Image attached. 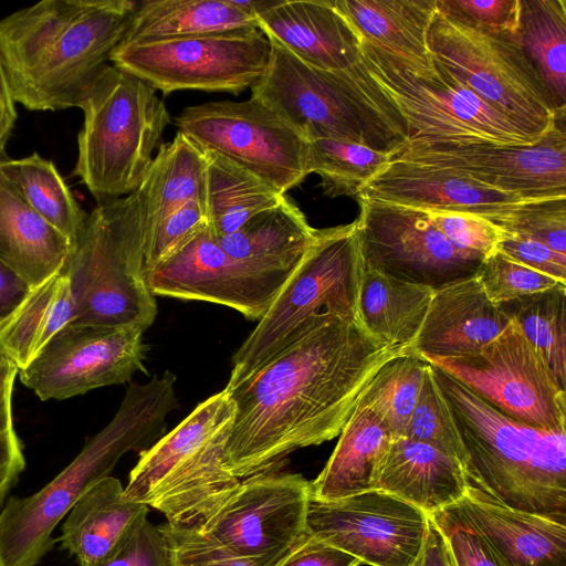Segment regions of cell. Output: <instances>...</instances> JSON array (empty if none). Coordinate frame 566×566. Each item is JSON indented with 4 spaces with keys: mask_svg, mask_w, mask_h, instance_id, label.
I'll use <instances>...</instances> for the list:
<instances>
[{
    "mask_svg": "<svg viewBox=\"0 0 566 566\" xmlns=\"http://www.w3.org/2000/svg\"><path fill=\"white\" fill-rule=\"evenodd\" d=\"M405 354L356 322L313 318L254 373L224 388L234 406L224 448L231 473L242 480L277 471L292 452L338 436L378 369Z\"/></svg>",
    "mask_w": 566,
    "mask_h": 566,
    "instance_id": "6da1fadb",
    "label": "cell"
},
{
    "mask_svg": "<svg viewBox=\"0 0 566 566\" xmlns=\"http://www.w3.org/2000/svg\"><path fill=\"white\" fill-rule=\"evenodd\" d=\"M137 1L44 0L0 21V55L15 103L80 107L123 41Z\"/></svg>",
    "mask_w": 566,
    "mask_h": 566,
    "instance_id": "7a4b0ae2",
    "label": "cell"
},
{
    "mask_svg": "<svg viewBox=\"0 0 566 566\" xmlns=\"http://www.w3.org/2000/svg\"><path fill=\"white\" fill-rule=\"evenodd\" d=\"M432 368L461 440L469 485L501 505L566 524V431L510 418Z\"/></svg>",
    "mask_w": 566,
    "mask_h": 566,
    "instance_id": "3957f363",
    "label": "cell"
},
{
    "mask_svg": "<svg viewBox=\"0 0 566 566\" xmlns=\"http://www.w3.org/2000/svg\"><path fill=\"white\" fill-rule=\"evenodd\" d=\"M176 376L166 370L130 384L113 419L86 440L80 453L32 495L10 496L0 511V566H36L55 544L57 524L128 451L148 447L165 432L177 407Z\"/></svg>",
    "mask_w": 566,
    "mask_h": 566,
    "instance_id": "277c9868",
    "label": "cell"
},
{
    "mask_svg": "<svg viewBox=\"0 0 566 566\" xmlns=\"http://www.w3.org/2000/svg\"><path fill=\"white\" fill-rule=\"evenodd\" d=\"M270 42L268 69L251 87V97L307 143L336 139L391 156L409 140L407 120L369 74L363 56L349 69L328 71Z\"/></svg>",
    "mask_w": 566,
    "mask_h": 566,
    "instance_id": "5b68a950",
    "label": "cell"
},
{
    "mask_svg": "<svg viewBox=\"0 0 566 566\" xmlns=\"http://www.w3.org/2000/svg\"><path fill=\"white\" fill-rule=\"evenodd\" d=\"M233 416L226 389L200 402L140 452L124 496L158 510L171 527L200 531L240 482L224 453Z\"/></svg>",
    "mask_w": 566,
    "mask_h": 566,
    "instance_id": "8992f818",
    "label": "cell"
},
{
    "mask_svg": "<svg viewBox=\"0 0 566 566\" xmlns=\"http://www.w3.org/2000/svg\"><path fill=\"white\" fill-rule=\"evenodd\" d=\"M146 213L139 190L97 205L60 272L70 282L73 323L134 327L143 333L157 315L145 272Z\"/></svg>",
    "mask_w": 566,
    "mask_h": 566,
    "instance_id": "52a82bcc",
    "label": "cell"
},
{
    "mask_svg": "<svg viewBox=\"0 0 566 566\" xmlns=\"http://www.w3.org/2000/svg\"><path fill=\"white\" fill-rule=\"evenodd\" d=\"M80 108L84 123L73 174L97 205L138 190L171 123L157 90L135 74L107 64Z\"/></svg>",
    "mask_w": 566,
    "mask_h": 566,
    "instance_id": "ba28073f",
    "label": "cell"
},
{
    "mask_svg": "<svg viewBox=\"0 0 566 566\" xmlns=\"http://www.w3.org/2000/svg\"><path fill=\"white\" fill-rule=\"evenodd\" d=\"M365 261L356 221L316 229L301 263L232 357L226 387L243 380L287 346L319 315L361 325Z\"/></svg>",
    "mask_w": 566,
    "mask_h": 566,
    "instance_id": "9c48e42d",
    "label": "cell"
},
{
    "mask_svg": "<svg viewBox=\"0 0 566 566\" xmlns=\"http://www.w3.org/2000/svg\"><path fill=\"white\" fill-rule=\"evenodd\" d=\"M363 61L419 143L526 146L542 137L483 102L433 56L416 60L361 42Z\"/></svg>",
    "mask_w": 566,
    "mask_h": 566,
    "instance_id": "30bf717a",
    "label": "cell"
},
{
    "mask_svg": "<svg viewBox=\"0 0 566 566\" xmlns=\"http://www.w3.org/2000/svg\"><path fill=\"white\" fill-rule=\"evenodd\" d=\"M514 34L489 35L454 23L438 11L427 49L447 71L483 102L543 137L557 117Z\"/></svg>",
    "mask_w": 566,
    "mask_h": 566,
    "instance_id": "8fae6325",
    "label": "cell"
},
{
    "mask_svg": "<svg viewBox=\"0 0 566 566\" xmlns=\"http://www.w3.org/2000/svg\"><path fill=\"white\" fill-rule=\"evenodd\" d=\"M271 50L269 39L256 31L119 44L109 61L164 95L177 91L239 95L263 76Z\"/></svg>",
    "mask_w": 566,
    "mask_h": 566,
    "instance_id": "7c38bea8",
    "label": "cell"
},
{
    "mask_svg": "<svg viewBox=\"0 0 566 566\" xmlns=\"http://www.w3.org/2000/svg\"><path fill=\"white\" fill-rule=\"evenodd\" d=\"M178 132L286 193L308 175V144L272 109L250 97L184 108Z\"/></svg>",
    "mask_w": 566,
    "mask_h": 566,
    "instance_id": "4fadbf2b",
    "label": "cell"
},
{
    "mask_svg": "<svg viewBox=\"0 0 566 566\" xmlns=\"http://www.w3.org/2000/svg\"><path fill=\"white\" fill-rule=\"evenodd\" d=\"M517 421L566 431L565 390L514 321L476 353L423 358Z\"/></svg>",
    "mask_w": 566,
    "mask_h": 566,
    "instance_id": "5bb4252c",
    "label": "cell"
},
{
    "mask_svg": "<svg viewBox=\"0 0 566 566\" xmlns=\"http://www.w3.org/2000/svg\"><path fill=\"white\" fill-rule=\"evenodd\" d=\"M311 481L272 471L240 480L232 495L199 531L231 553L277 566L310 534Z\"/></svg>",
    "mask_w": 566,
    "mask_h": 566,
    "instance_id": "9a60e30c",
    "label": "cell"
},
{
    "mask_svg": "<svg viewBox=\"0 0 566 566\" xmlns=\"http://www.w3.org/2000/svg\"><path fill=\"white\" fill-rule=\"evenodd\" d=\"M365 264L432 290L475 276L482 258L454 247L427 210L357 198Z\"/></svg>",
    "mask_w": 566,
    "mask_h": 566,
    "instance_id": "2e32d148",
    "label": "cell"
},
{
    "mask_svg": "<svg viewBox=\"0 0 566 566\" xmlns=\"http://www.w3.org/2000/svg\"><path fill=\"white\" fill-rule=\"evenodd\" d=\"M145 350L137 328L70 322L18 374L41 400H63L145 373Z\"/></svg>",
    "mask_w": 566,
    "mask_h": 566,
    "instance_id": "e0dca14e",
    "label": "cell"
},
{
    "mask_svg": "<svg viewBox=\"0 0 566 566\" xmlns=\"http://www.w3.org/2000/svg\"><path fill=\"white\" fill-rule=\"evenodd\" d=\"M429 516L380 489L337 500L311 495L307 533L371 566H411L421 552Z\"/></svg>",
    "mask_w": 566,
    "mask_h": 566,
    "instance_id": "ac0fdd59",
    "label": "cell"
},
{
    "mask_svg": "<svg viewBox=\"0 0 566 566\" xmlns=\"http://www.w3.org/2000/svg\"><path fill=\"white\" fill-rule=\"evenodd\" d=\"M389 160L449 169L524 199L566 197V134L558 119L533 145L407 142Z\"/></svg>",
    "mask_w": 566,
    "mask_h": 566,
    "instance_id": "d6986e66",
    "label": "cell"
},
{
    "mask_svg": "<svg viewBox=\"0 0 566 566\" xmlns=\"http://www.w3.org/2000/svg\"><path fill=\"white\" fill-rule=\"evenodd\" d=\"M293 272L233 259L208 226L145 279L155 296L210 302L259 321Z\"/></svg>",
    "mask_w": 566,
    "mask_h": 566,
    "instance_id": "ffe728a7",
    "label": "cell"
},
{
    "mask_svg": "<svg viewBox=\"0 0 566 566\" xmlns=\"http://www.w3.org/2000/svg\"><path fill=\"white\" fill-rule=\"evenodd\" d=\"M356 198L423 210L472 213L499 227L535 201L489 187L455 171L416 163L389 160ZM539 200V199H536Z\"/></svg>",
    "mask_w": 566,
    "mask_h": 566,
    "instance_id": "44dd1931",
    "label": "cell"
},
{
    "mask_svg": "<svg viewBox=\"0 0 566 566\" xmlns=\"http://www.w3.org/2000/svg\"><path fill=\"white\" fill-rule=\"evenodd\" d=\"M259 30L303 62L328 71L361 59V41L332 0H271L256 14Z\"/></svg>",
    "mask_w": 566,
    "mask_h": 566,
    "instance_id": "7402d4cb",
    "label": "cell"
},
{
    "mask_svg": "<svg viewBox=\"0 0 566 566\" xmlns=\"http://www.w3.org/2000/svg\"><path fill=\"white\" fill-rule=\"evenodd\" d=\"M510 323L473 276L433 292L412 350L421 358L470 355L496 338Z\"/></svg>",
    "mask_w": 566,
    "mask_h": 566,
    "instance_id": "603a6c76",
    "label": "cell"
},
{
    "mask_svg": "<svg viewBox=\"0 0 566 566\" xmlns=\"http://www.w3.org/2000/svg\"><path fill=\"white\" fill-rule=\"evenodd\" d=\"M457 504L504 566H566V524L501 505L471 485Z\"/></svg>",
    "mask_w": 566,
    "mask_h": 566,
    "instance_id": "cb8c5ba5",
    "label": "cell"
},
{
    "mask_svg": "<svg viewBox=\"0 0 566 566\" xmlns=\"http://www.w3.org/2000/svg\"><path fill=\"white\" fill-rule=\"evenodd\" d=\"M468 488L459 460L403 437L391 441L376 484V489L408 502L428 516L458 503Z\"/></svg>",
    "mask_w": 566,
    "mask_h": 566,
    "instance_id": "d4e9b609",
    "label": "cell"
},
{
    "mask_svg": "<svg viewBox=\"0 0 566 566\" xmlns=\"http://www.w3.org/2000/svg\"><path fill=\"white\" fill-rule=\"evenodd\" d=\"M147 513V505L127 500L120 481L108 475L76 502L56 541L78 566H94L106 558Z\"/></svg>",
    "mask_w": 566,
    "mask_h": 566,
    "instance_id": "484cf974",
    "label": "cell"
},
{
    "mask_svg": "<svg viewBox=\"0 0 566 566\" xmlns=\"http://www.w3.org/2000/svg\"><path fill=\"white\" fill-rule=\"evenodd\" d=\"M71 249L0 171V261L33 289L62 270Z\"/></svg>",
    "mask_w": 566,
    "mask_h": 566,
    "instance_id": "4316f807",
    "label": "cell"
},
{
    "mask_svg": "<svg viewBox=\"0 0 566 566\" xmlns=\"http://www.w3.org/2000/svg\"><path fill=\"white\" fill-rule=\"evenodd\" d=\"M325 467L311 482L312 496L337 500L376 489L392 438L379 418L357 402Z\"/></svg>",
    "mask_w": 566,
    "mask_h": 566,
    "instance_id": "83f0119b",
    "label": "cell"
},
{
    "mask_svg": "<svg viewBox=\"0 0 566 566\" xmlns=\"http://www.w3.org/2000/svg\"><path fill=\"white\" fill-rule=\"evenodd\" d=\"M256 31V19L231 0H146L138 2L119 44Z\"/></svg>",
    "mask_w": 566,
    "mask_h": 566,
    "instance_id": "f1b7e54d",
    "label": "cell"
},
{
    "mask_svg": "<svg viewBox=\"0 0 566 566\" xmlns=\"http://www.w3.org/2000/svg\"><path fill=\"white\" fill-rule=\"evenodd\" d=\"M315 231L301 209L285 196L279 205L253 216L237 231L217 239L233 259L293 272L311 247Z\"/></svg>",
    "mask_w": 566,
    "mask_h": 566,
    "instance_id": "f546056e",
    "label": "cell"
},
{
    "mask_svg": "<svg viewBox=\"0 0 566 566\" xmlns=\"http://www.w3.org/2000/svg\"><path fill=\"white\" fill-rule=\"evenodd\" d=\"M433 292L365 264L359 295L361 326L378 343L412 354Z\"/></svg>",
    "mask_w": 566,
    "mask_h": 566,
    "instance_id": "4dcf8cb0",
    "label": "cell"
},
{
    "mask_svg": "<svg viewBox=\"0 0 566 566\" xmlns=\"http://www.w3.org/2000/svg\"><path fill=\"white\" fill-rule=\"evenodd\" d=\"M361 42L400 56L429 60L427 32L436 0H332Z\"/></svg>",
    "mask_w": 566,
    "mask_h": 566,
    "instance_id": "1f68e13d",
    "label": "cell"
},
{
    "mask_svg": "<svg viewBox=\"0 0 566 566\" xmlns=\"http://www.w3.org/2000/svg\"><path fill=\"white\" fill-rule=\"evenodd\" d=\"M514 41L538 77L552 111L566 106V1L518 0Z\"/></svg>",
    "mask_w": 566,
    "mask_h": 566,
    "instance_id": "d6a6232c",
    "label": "cell"
},
{
    "mask_svg": "<svg viewBox=\"0 0 566 566\" xmlns=\"http://www.w3.org/2000/svg\"><path fill=\"white\" fill-rule=\"evenodd\" d=\"M206 156L203 149L177 132L160 144L143 184L138 188L146 213V232L164 218L196 200L206 199Z\"/></svg>",
    "mask_w": 566,
    "mask_h": 566,
    "instance_id": "836d02e7",
    "label": "cell"
},
{
    "mask_svg": "<svg viewBox=\"0 0 566 566\" xmlns=\"http://www.w3.org/2000/svg\"><path fill=\"white\" fill-rule=\"evenodd\" d=\"M75 303L67 276L59 272L31 289L18 308L0 324V345L18 370L74 319Z\"/></svg>",
    "mask_w": 566,
    "mask_h": 566,
    "instance_id": "e575fe53",
    "label": "cell"
},
{
    "mask_svg": "<svg viewBox=\"0 0 566 566\" xmlns=\"http://www.w3.org/2000/svg\"><path fill=\"white\" fill-rule=\"evenodd\" d=\"M208 226L219 238L237 231L250 218L279 205L286 193L228 158L205 150Z\"/></svg>",
    "mask_w": 566,
    "mask_h": 566,
    "instance_id": "d590c367",
    "label": "cell"
},
{
    "mask_svg": "<svg viewBox=\"0 0 566 566\" xmlns=\"http://www.w3.org/2000/svg\"><path fill=\"white\" fill-rule=\"evenodd\" d=\"M0 171L73 247L88 214L77 203L54 164L34 153L4 161Z\"/></svg>",
    "mask_w": 566,
    "mask_h": 566,
    "instance_id": "8d00e7d4",
    "label": "cell"
},
{
    "mask_svg": "<svg viewBox=\"0 0 566 566\" xmlns=\"http://www.w3.org/2000/svg\"><path fill=\"white\" fill-rule=\"evenodd\" d=\"M543 356L559 386H566V285L497 304Z\"/></svg>",
    "mask_w": 566,
    "mask_h": 566,
    "instance_id": "74e56055",
    "label": "cell"
},
{
    "mask_svg": "<svg viewBox=\"0 0 566 566\" xmlns=\"http://www.w3.org/2000/svg\"><path fill=\"white\" fill-rule=\"evenodd\" d=\"M427 366L416 354L396 356L378 369L360 392L357 402L379 418L392 440L405 436Z\"/></svg>",
    "mask_w": 566,
    "mask_h": 566,
    "instance_id": "f35d334b",
    "label": "cell"
},
{
    "mask_svg": "<svg viewBox=\"0 0 566 566\" xmlns=\"http://www.w3.org/2000/svg\"><path fill=\"white\" fill-rule=\"evenodd\" d=\"M307 144L310 174L321 177L324 193L329 197H357L390 159L387 154L348 142L322 138Z\"/></svg>",
    "mask_w": 566,
    "mask_h": 566,
    "instance_id": "ab89813d",
    "label": "cell"
},
{
    "mask_svg": "<svg viewBox=\"0 0 566 566\" xmlns=\"http://www.w3.org/2000/svg\"><path fill=\"white\" fill-rule=\"evenodd\" d=\"M403 438L432 446L462 462L463 450L453 417L429 364Z\"/></svg>",
    "mask_w": 566,
    "mask_h": 566,
    "instance_id": "60d3db41",
    "label": "cell"
},
{
    "mask_svg": "<svg viewBox=\"0 0 566 566\" xmlns=\"http://www.w3.org/2000/svg\"><path fill=\"white\" fill-rule=\"evenodd\" d=\"M475 277L494 304L542 292L560 284L566 285L520 263L497 249L482 260Z\"/></svg>",
    "mask_w": 566,
    "mask_h": 566,
    "instance_id": "b9f144b4",
    "label": "cell"
},
{
    "mask_svg": "<svg viewBox=\"0 0 566 566\" xmlns=\"http://www.w3.org/2000/svg\"><path fill=\"white\" fill-rule=\"evenodd\" d=\"M208 227L202 203L192 200L146 232L144 272L147 273L188 244Z\"/></svg>",
    "mask_w": 566,
    "mask_h": 566,
    "instance_id": "7bdbcfd3",
    "label": "cell"
},
{
    "mask_svg": "<svg viewBox=\"0 0 566 566\" xmlns=\"http://www.w3.org/2000/svg\"><path fill=\"white\" fill-rule=\"evenodd\" d=\"M448 20L489 35L514 34L518 0H436Z\"/></svg>",
    "mask_w": 566,
    "mask_h": 566,
    "instance_id": "ee69618b",
    "label": "cell"
},
{
    "mask_svg": "<svg viewBox=\"0 0 566 566\" xmlns=\"http://www.w3.org/2000/svg\"><path fill=\"white\" fill-rule=\"evenodd\" d=\"M501 228L566 255V197L532 201Z\"/></svg>",
    "mask_w": 566,
    "mask_h": 566,
    "instance_id": "f6af8a7d",
    "label": "cell"
},
{
    "mask_svg": "<svg viewBox=\"0 0 566 566\" xmlns=\"http://www.w3.org/2000/svg\"><path fill=\"white\" fill-rule=\"evenodd\" d=\"M430 517L443 534L457 566H504L457 503Z\"/></svg>",
    "mask_w": 566,
    "mask_h": 566,
    "instance_id": "bcb514c9",
    "label": "cell"
},
{
    "mask_svg": "<svg viewBox=\"0 0 566 566\" xmlns=\"http://www.w3.org/2000/svg\"><path fill=\"white\" fill-rule=\"evenodd\" d=\"M437 229L458 249L481 256L494 252L504 231L494 222L472 213L427 210Z\"/></svg>",
    "mask_w": 566,
    "mask_h": 566,
    "instance_id": "7dc6e473",
    "label": "cell"
},
{
    "mask_svg": "<svg viewBox=\"0 0 566 566\" xmlns=\"http://www.w3.org/2000/svg\"><path fill=\"white\" fill-rule=\"evenodd\" d=\"M94 566H174L170 543L160 525L155 526L145 517Z\"/></svg>",
    "mask_w": 566,
    "mask_h": 566,
    "instance_id": "c3c4849f",
    "label": "cell"
},
{
    "mask_svg": "<svg viewBox=\"0 0 566 566\" xmlns=\"http://www.w3.org/2000/svg\"><path fill=\"white\" fill-rule=\"evenodd\" d=\"M171 547L174 566H261L226 547L199 531L160 525Z\"/></svg>",
    "mask_w": 566,
    "mask_h": 566,
    "instance_id": "681fc988",
    "label": "cell"
},
{
    "mask_svg": "<svg viewBox=\"0 0 566 566\" xmlns=\"http://www.w3.org/2000/svg\"><path fill=\"white\" fill-rule=\"evenodd\" d=\"M497 250L520 263L566 284V255L552 250L546 244L504 232Z\"/></svg>",
    "mask_w": 566,
    "mask_h": 566,
    "instance_id": "f907efd6",
    "label": "cell"
},
{
    "mask_svg": "<svg viewBox=\"0 0 566 566\" xmlns=\"http://www.w3.org/2000/svg\"><path fill=\"white\" fill-rule=\"evenodd\" d=\"M361 562L353 555L308 535L277 566H359Z\"/></svg>",
    "mask_w": 566,
    "mask_h": 566,
    "instance_id": "816d5d0a",
    "label": "cell"
},
{
    "mask_svg": "<svg viewBox=\"0 0 566 566\" xmlns=\"http://www.w3.org/2000/svg\"><path fill=\"white\" fill-rule=\"evenodd\" d=\"M24 469L23 448L15 431L0 434V511Z\"/></svg>",
    "mask_w": 566,
    "mask_h": 566,
    "instance_id": "f5cc1de1",
    "label": "cell"
},
{
    "mask_svg": "<svg viewBox=\"0 0 566 566\" xmlns=\"http://www.w3.org/2000/svg\"><path fill=\"white\" fill-rule=\"evenodd\" d=\"M31 287L0 261V324L23 302Z\"/></svg>",
    "mask_w": 566,
    "mask_h": 566,
    "instance_id": "db71d44e",
    "label": "cell"
},
{
    "mask_svg": "<svg viewBox=\"0 0 566 566\" xmlns=\"http://www.w3.org/2000/svg\"><path fill=\"white\" fill-rule=\"evenodd\" d=\"M411 566H457L443 534L430 516L421 552Z\"/></svg>",
    "mask_w": 566,
    "mask_h": 566,
    "instance_id": "11a10c76",
    "label": "cell"
},
{
    "mask_svg": "<svg viewBox=\"0 0 566 566\" xmlns=\"http://www.w3.org/2000/svg\"><path fill=\"white\" fill-rule=\"evenodd\" d=\"M18 375V367L4 358L0 363V434L13 431L12 422V389Z\"/></svg>",
    "mask_w": 566,
    "mask_h": 566,
    "instance_id": "9f6ffc18",
    "label": "cell"
},
{
    "mask_svg": "<svg viewBox=\"0 0 566 566\" xmlns=\"http://www.w3.org/2000/svg\"><path fill=\"white\" fill-rule=\"evenodd\" d=\"M17 120L15 101L12 96L4 65L0 55V122L12 130Z\"/></svg>",
    "mask_w": 566,
    "mask_h": 566,
    "instance_id": "6f0895ef",
    "label": "cell"
},
{
    "mask_svg": "<svg viewBox=\"0 0 566 566\" xmlns=\"http://www.w3.org/2000/svg\"><path fill=\"white\" fill-rule=\"evenodd\" d=\"M10 134L11 130L6 128L3 124L0 122V165L10 159L6 154V145Z\"/></svg>",
    "mask_w": 566,
    "mask_h": 566,
    "instance_id": "680465c9",
    "label": "cell"
},
{
    "mask_svg": "<svg viewBox=\"0 0 566 566\" xmlns=\"http://www.w3.org/2000/svg\"><path fill=\"white\" fill-rule=\"evenodd\" d=\"M4 358H7V357H6L4 352H3V349H2V347H1V345H0V363H1Z\"/></svg>",
    "mask_w": 566,
    "mask_h": 566,
    "instance_id": "91938a15",
    "label": "cell"
}]
</instances>
